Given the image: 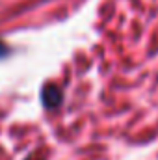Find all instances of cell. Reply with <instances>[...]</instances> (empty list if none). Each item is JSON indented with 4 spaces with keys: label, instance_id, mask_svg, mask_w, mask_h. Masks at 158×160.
Wrapping results in <instances>:
<instances>
[{
    "label": "cell",
    "instance_id": "1",
    "mask_svg": "<svg viewBox=\"0 0 158 160\" xmlns=\"http://www.w3.org/2000/svg\"><path fill=\"white\" fill-rule=\"evenodd\" d=\"M63 101V93H62V88L56 86V84H45L43 89H41V102L45 108H58Z\"/></svg>",
    "mask_w": 158,
    "mask_h": 160
},
{
    "label": "cell",
    "instance_id": "2",
    "mask_svg": "<svg viewBox=\"0 0 158 160\" xmlns=\"http://www.w3.org/2000/svg\"><path fill=\"white\" fill-rule=\"evenodd\" d=\"M7 54H9V48H7V45L0 39V60H2V58H6Z\"/></svg>",
    "mask_w": 158,
    "mask_h": 160
},
{
    "label": "cell",
    "instance_id": "3",
    "mask_svg": "<svg viewBox=\"0 0 158 160\" xmlns=\"http://www.w3.org/2000/svg\"><path fill=\"white\" fill-rule=\"evenodd\" d=\"M24 160H43V158H39L37 155H32V157H28V158H24Z\"/></svg>",
    "mask_w": 158,
    "mask_h": 160
}]
</instances>
